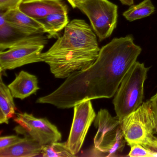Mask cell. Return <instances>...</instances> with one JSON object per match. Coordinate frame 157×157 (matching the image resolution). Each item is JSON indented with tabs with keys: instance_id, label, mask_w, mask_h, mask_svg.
I'll return each instance as SVG.
<instances>
[{
	"instance_id": "obj_1",
	"label": "cell",
	"mask_w": 157,
	"mask_h": 157,
	"mask_svg": "<svg viewBox=\"0 0 157 157\" xmlns=\"http://www.w3.org/2000/svg\"><path fill=\"white\" fill-rule=\"evenodd\" d=\"M141 51L131 35L113 38L101 48L90 67L73 72L56 90L38 98L36 103L65 109L88 100L111 98Z\"/></svg>"
},
{
	"instance_id": "obj_2",
	"label": "cell",
	"mask_w": 157,
	"mask_h": 157,
	"mask_svg": "<svg viewBox=\"0 0 157 157\" xmlns=\"http://www.w3.org/2000/svg\"><path fill=\"white\" fill-rule=\"evenodd\" d=\"M100 49L91 27L84 20L74 19L65 27L63 36L41 56L54 76L64 79L90 67Z\"/></svg>"
},
{
	"instance_id": "obj_3",
	"label": "cell",
	"mask_w": 157,
	"mask_h": 157,
	"mask_svg": "<svg viewBox=\"0 0 157 157\" xmlns=\"http://www.w3.org/2000/svg\"><path fill=\"white\" fill-rule=\"evenodd\" d=\"M126 142L129 147L140 145L157 151V121L150 100L143 102L136 110L121 121Z\"/></svg>"
},
{
	"instance_id": "obj_4",
	"label": "cell",
	"mask_w": 157,
	"mask_h": 157,
	"mask_svg": "<svg viewBox=\"0 0 157 157\" xmlns=\"http://www.w3.org/2000/svg\"><path fill=\"white\" fill-rule=\"evenodd\" d=\"M97 131L94 139V146L88 151L89 156L116 157L122 153L126 140L117 116L113 117L106 109L98 112L94 121Z\"/></svg>"
},
{
	"instance_id": "obj_5",
	"label": "cell",
	"mask_w": 157,
	"mask_h": 157,
	"mask_svg": "<svg viewBox=\"0 0 157 157\" xmlns=\"http://www.w3.org/2000/svg\"><path fill=\"white\" fill-rule=\"evenodd\" d=\"M149 69L144 63L137 61L124 77L113 101L120 121L143 103L144 83Z\"/></svg>"
},
{
	"instance_id": "obj_6",
	"label": "cell",
	"mask_w": 157,
	"mask_h": 157,
	"mask_svg": "<svg viewBox=\"0 0 157 157\" xmlns=\"http://www.w3.org/2000/svg\"><path fill=\"white\" fill-rule=\"evenodd\" d=\"M48 39L44 34L25 36L12 44L7 50L1 51L0 72L44 62L41 56Z\"/></svg>"
},
{
	"instance_id": "obj_7",
	"label": "cell",
	"mask_w": 157,
	"mask_h": 157,
	"mask_svg": "<svg viewBox=\"0 0 157 157\" xmlns=\"http://www.w3.org/2000/svg\"><path fill=\"white\" fill-rule=\"evenodd\" d=\"M77 8L89 18L99 41L110 37L116 28L118 7L108 0H85Z\"/></svg>"
},
{
	"instance_id": "obj_8",
	"label": "cell",
	"mask_w": 157,
	"mask_h": 157,
	"mask_svg": "<svg viewBox=\"0 0 157 157\" xmlns=\"http://www.w3.org/2000/svg\"><path fill=\"white\" fill-rule=\"evenodd\" d=\"M13 120L18 124L13 129L17 134L31 138L43 146L62 139L57 127L46 118H37L27 113H18Z\"/></svg>"
},
{
	"instance_id": "obj_9",
	"label": "cell",
	"mask_w": 157,
	"mask_h": 157,
	"mask_svg": "<svg viewBox=\"0 0 157 157\" xmlns=\"http://www.w3.org/2000/svg\"><path fill=\"white\" fill-rule=\"evenodd\" d=\"M96 116L91 100L82 102L74 106L72 125L67 142L70 151L74 156L80 151Z\"/></svg>"
},
{
	"instance_id": "obj_10",
	"label": "cell",
	"mask_w": 157,
	"mask_h": 157,
	"mask_svg": "<svg viewBox=\"0 0 157 157\" xmlns=\"http://www.w3.org/2000/svg\"><path fill=\"white\" fill-rule=\"evenodd\" d=\"M19 9L36 20L54 13H68L67 6L62 0H24Z\"/></svg>"
},
{
	"instance_id": "obj_11",
	"label": "cell",
	"mask_w": 157,
	"mask_h": 157,
	"mask_svg": "<svg viewBox=\"0 0 157 157\" xmlns=\"http://www.w3.org/2000/svg\"><path fill=\"white\" fill-rule=\"evenodd\" d=\"M9 25L24 36L45 33L42 25L21 11L19 8L1 12Z\"/></svg>"
},
{
	"instance_id": "obj_12",
	"label": "cell",
	"mask_w": 157,
	"mask_h": 157,
	"mask_svg": "<svg viewBox=\"0 0 157 157\" xmlns=\"http://www.w3.org/2000/svg\"><path fill=\"white\" fill-rule=\"evenodd\" d=\"M8 87L14 98L23 100L36 94L40 89L36 76L21 71Z\"/></svg>"
},
{
	"instance_id": "obj_13",
	"label": "cell",
	"mask_w": 157,
	"mask_h": 157,
	"mask_svg": "<svg viewBox=\"0 0 157 157\" xmlns=\"http://www.w3.org/2000/svg\"><path fill=\"white\" fill-rule=\"evenodd\" d=\"M24 138L13 146L0 150V157H33L41 154L44 146L31 138Z\"/></svg>"
},
{
	"instance_id": "obj_14",
	"label": "cell",
	"mask_w": 157,
	"mask_h": 157,
	"mask_svg": "<svg viewBox=\"0 0 157 157\" xmlns=\"http://www.w3.org/2000/svg\"><path fill=\"white\" fill-rule=\"evenodd\" d=\"M14 97L10 90L2 81V74L0 77V124H9V120L15 114L16 106Z\"/></svg>"
},
{
	"instance_id": "obj_15",
	"label": "cell",
	"mask_w": 157,
	"mask_h": 157,
	"mask_svg": "<svg viewBox=\"0 0 157 157\" xmlns=\"http://www.w3.org/2000/svg\"><path fill=\"white\" fill-rule=\"evenodd\" d=\"M37 21L42 25L48 38L58 36L59 33L68 24V13H57L50 14Z\"/></svg>"
},
{
	"instance_id": "obj_16",
	"label": "cell",
	"mask_w": 157,
	"mask_h": 157,
	"mask_svg": "<svg viewBox=\"0 0 157 157\" xmlns=\"http://www.w3.org/2000/svg\"><path fill=\"white\" fill-rule=\"evenodd\" d=\"M155 10L151 0H143L139 4L130 6L128 10L123 13V15L127 21L132 22L150 16Z\"/></svg>"
},
{
	"instance_id": "obj_17",
	"label": "cell",
	"mask_w": 157,
	"mask_h": 157,
	"mask_svg": "<svg viewBox=\"0 0 157 157\" xmlns=\"http://www.w3.org/2000/svg\"><path fill=\"white\" fill-rule=\"evenodd\" d=\"M0 52L8 49L10 45L26 36H24L11 27L0 14Z\"/></svg>"
},
{
	"instance_id": "obj_18",
	"label": "cell",
	"mask_w": 157,
	"mask_h": 157,
	"mask_svg": "<svg viewBox=\"0 0 157 157\" xmlns=\"http://www.w3.org/2000/svg\"><path fill=\"white\" fill-rule=\"evenodd\" d=\"M42 156L44 157H74L67 142H54L43 146Z\"/></svg>"
},
{
	"instance_id": "obj_19",
	"label": "cell",
	"mask_w": 157,
	"mask_h": 157,
	"mask_svg": "<svg viewBox=\"0 0 157 157\" xmlns=\"http://www.w3.org/2000/svg\"><path fill=\"white\" fill-rule=\"evenodd\" d=\"M155 151L146 148L140 145H135L130 147L128 156L130 157H154Z\"/></svg>"
},
{
	"instance_id": "obj_20",
	"label": "cell",
	"mask_w": 157,
	"mask_h": 157,
	"mask_svg": "<svg viewBox=\"0 0 157 157\" xmlns=\"http://www.w3.org/2000/svg\"><path fill=\"white\" fill-rule=\"evenodd\" d=\"M24 137H20L17 135L4 136L0 138V150L13 146L24 139Z\"/></svg>"
},
{
	"instance_id": "obj_21",
	"label": "cell",
	"mask_w": 157,
	"mask_h": 157,
	"mask_svg": "<svg viewBox=\"0 0 157 157\" xmlns=\"http://www.w3.org/2000/svg\"><path fill=\"white\" fill-rule=\"evenodd\" d=\"M24 0H0V12H6L19 8Z\"/></svg>"
},
{
	"instance_id": "obj_22",
	"label": "cell",
	"mask_w": 157,
	"mask_h": 157,
	"mask_svg": "<svg viewBox=\"0 0 157 157\" xmlns=\"http://www.w3.org/2000/svg\"><path fill=\"white\" fill-rule=\"evenodd\" d=\"M150 100L151 101V104H152V108H153L154 114H155L157 124V93L155 95H153V96L150 99Z\"/></svg>"
},
{
	"instance_id": "obj_23",
	"label": "cell",
	"mask_w": 157,
	"mask_h": 157,
	"mask_svg": "<svg viewBox=\"0 0 157 157\" xmlns=\"http://www.w3.org/2000/svg\"><path fill=\"white\" fill-rule=\"evenodd\" d=\"M85 0H67L69 3L71 4L73 9L77 8V5L78 3L84 1Z\"/></svg>"
},
{
	"instance_id": "obj_24",
	"label": "cell",
	"mask_w": 157,
	"mask_h": 157,
	"mask_svg": "<svg viewBox=\"0 0 157 157\" xmlns=\"http://www.w3.org/2000/svg\"><path fill=\"white\" fill-rule=\"evenodd\" d=\"M123 5L131 6L134 4V0H119Z\"/></svg>"
}]
</instances>
